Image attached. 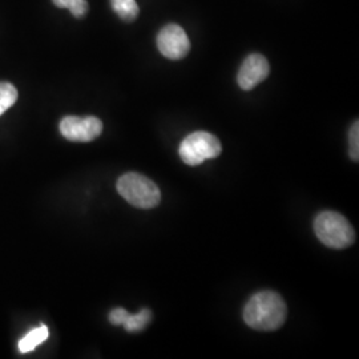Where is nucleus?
I'll return each instance as SVG.
<instances>
[{"instance_id":"obj_1","label":"nucleus","mask_w":359,"mask_h":359,"mask_svg":"<svg viewBox=\"0 0 359 359\" xmlns=\"http://www.w3.org/2000/svg\"><path fill=\"white\" fill-rule=\"evenodd\" d=\"M287 317V306L276 292H261L245 305V323L259 332H273L283 326Z\"/></svg>"},{"instance_id":"obj_2","label":"nucleus","mask_w":359,"mask_h":359,"mask_svg":"<svg viewBox=\"0 0 359 359\" xmlns=\"http://www.w3.org/2000/svg\"><path fill=\"white\" fill-rule=\"evenodd\" d=\"M117 192L130 205L140 209H152L161 201V192L154 181L135 172L126 173L118 179Z\"/></svg>"},{"instance_id":"obj_3","label":"nucleus","mask_w":359,"mask_h":359,"mask_svg":"<svg viewBox=\"0 0 359 359\" xmlns=\"http://www.w3.org/2000/svg\"><path fill=\"white\" fill-rule=\"evenodd\" d=\"M314 231L322 244L333 249H345L355 241L350 222L337 212H322L314 219Z\"/></svg>"},{"instance_id":"obj_4","label":"nucleus","mask_w":359,"mask_h":359,"mask_svg":"<svg viewBox=\"0 0 359 359\" xmlns=\"http://www.w3.org/2000/svg\"><path fill=\"white\" fill-rule=\"evenodd\" d=\"M221 151V142L215 135L198 130L182 140L180 145V157L187 165L196 167L205 163L206 160L216 158Z\"/></svg>"},{"instance_id":"obj_5","label":"nucleus","mask_w":359,"mask_h":359,"mask_svg":"<svg viewBox=\"0 0 359 359\" xmlns=\"http://www.w3.org/2000/svg\"><path fill=\"white\" fill-rule=\"evenodd\" d=\"M60 133L69 142H90L103 132V123L95 116H67L60 121Z\"/></svg>"},{"instance_id":"obj_6","label":"nucleus","mask_w":359,"mask_h":359,"mask_svg":"<svg viewBox=\"0 0 359 359\" xmlns=\"http://www.w3.org/2000/svg\"><path fill=\"white\" fill-rule=\"evenodd\" d=\"M157 48L170 60H181L191 51V41L187 32L175 23L164 27L157 35Z\"/></svg>"},{"instance_id":"obj_7","label":"nucleus","mask_w":359,"mask_h":359,"mask_svg":"<svg viewBox=\"0 0 359 359\" xmlns=\"http://www.w3.org/2000/svg\"><path fill=\"white\" fill-rule=\"evenodd\" d=\"M270 65L265 56L261 53H252L240 67L237 83L244 90H253L259 83L269 76Z\"/></svg>"},{"instance_id":"obj_8","label":"nucleus","mask_w":359,"mask_h":359,"mask_svg":"<svg viewBox=\"0 0 359 359\" xmlns=\"http://www.w3.org/2000/svg\"><path fill=\"white\" fill-rule=\"evenodd\" d=\"M111 6L117 16L127 23L135 22L140 13L136 0H111Z\"/></svg>"},{"instance_id":"obj_9","label":"nucleus","mask_w":359,"mask_h":359,"mask_svg":"<svg viewBox=\"0 0 359 359\" xmlns=\"http://www.w3.org/2000/svg\"><path fill=\"white\" fill-rule=\"evenodd\" d=\"M48 327L41 325L38 329H34L32 332L27 334L26 337L23 339H20L19 342V350L22 353H29L32 351L34 348H36L40 344H43L47 338H48Z\"/></svg>"},{"instance_id":"obj_10","label":"nucleus","mask_w":359,"mask_h":359,"mask_svg":"<svg viewBox=\"0 0 359 359\" xmlns=\"http://www.w3.org/2000/svg\"><path fill=\"white\" fill-rule=\"evenodd\" d=\"M151 320H152V313L148 309H144L137 314H128L123 326L127 332H130V333L140 332L142 329H145V326L151 322Z\"/></svg>"},{"instance_id":"obj_11","label":"nucleus","mask_w":359,"mask_h":359,"mask_svg":"<svg viewBox=\"0 0 359 359\" xmlns=\"http://www.w3.org/2000/svg\"><path fill=\"white\" fill-rule=\"evenodd\" d=\"M18 100V90L11 83H0V116Z\"/></svg>"},{"instance_id":"obj_12","label":"nucleus","mask_w":359,"mask_h":359,"mask_svg":"<svg viewBox=\"0 0 359 359\" xmlns=\"http://www.w3.org/2000/svg\"><path fill=\"white\" fill-rule=\"evenodd\" d=\"M52 1L59 8H68L77 19L84 18L88 13L87 0H52Z\"/></svg>"},{"instance_id":"obj_13","label":"nucleus","mask_w":359,"mask_h":359,"mask_svg":"<svg viewBox=\"0 0 359 359\" xmlns=\"http://www.w3.org/2000/svg\"><path fill=\"white\" fill-rule=\"evenodd\" d=\"M350 157L354 161H358L359 158V123L355 121L350 129Z\"/></svg>"},{"instance_id":"obj_14","label":"nucleus","mask_w":359,"mask_h":359,"mask_svg":"<svg viewBox=\"0 0 359 359\" xmlns=\"http://www.w3.org/2000/svg\"><path fill=\"white\" fill-rule=\"evenodd\" d=\"M128 311L126 310V309L117 308L114 309L112 311H111V314H109V321L112 325H115V326H123V323L126 321V318L128 317Z\"/></svg>"}]
</instances>
